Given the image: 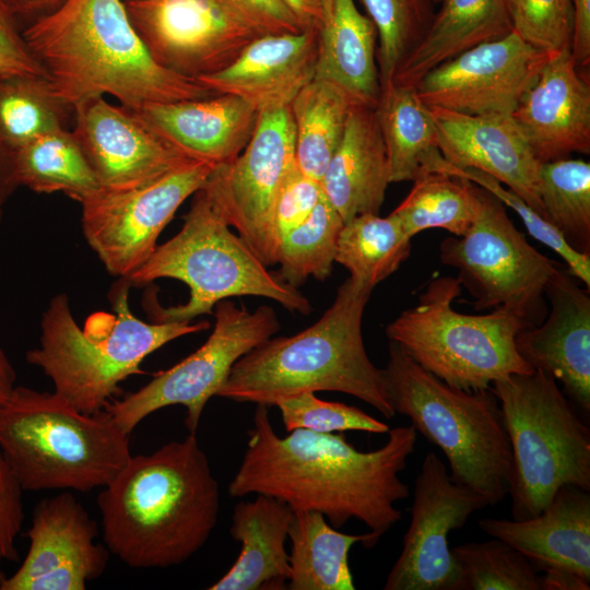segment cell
<instances>
[{
	"mask_svg": "<svg viewBox=\"0 0 590 590\" xmlns=\"http://www.w3.org/2000/svg\"><path fill=\"white\" fill-rule=\"evenodd\" d=\"M252 420L228 485L232 497L269 495L293 511L320 512L337 529L356 519L377 542L401 520L396 504L410 488L399 474L415 448L412 425L390 428L385 445L361 451L343 434L294 429L279 436L266 404H257Z\"/></svg>",
	"mask_w": 590,
	"mask_h": 590,
	"instance_id": "1",
	"label": "cell"
},
{
	"mask_svg": "<svg viewBox=\"0 0 590 590\" xmlns=\"http://www.w3.org/2000/svg\"><path fill=\"white\" fill-rule=\"evenodd\" d=\"M97 505L108 551L132 568H167L206 543L220 487L196 434L131 456L103 487Z\"/></svg>",
	"mask_w": 590,
	"mask_h": 590,
	"instance_id": "2",
	"label": "cell"
},
{
	"mask_svg": "<svg viewBox=\"0 0 590 590\" xmlns=\"http://www.w3.org/2000/svg\"><path fill=\"white\" fill-rule=\"evenodd\" d=\"M22 33L57 93L72 107L105 94L132 110L217 95L151 57L123 0H64Z\"/></svg>",
	"mask_w": 590,
	"mask_h": 590,
	"instance_id": "3",
	"label": "cell"
},
{
	"mask_svg": "<svg viewBox=\"0 0 590 590\" xmlns=\"http://www.w3.org/2000/svg\"><path fill=\"white\" fill-rule=\"evenodd\" d=\"M370 293L346 279L332 305L312 326L291 337H271L241 356L216 396L270 406L280 398L300 392L335 391L392 418L396 413L384 369L370 361L362 335Z\"/></svg>",
	"mask_w": 590,
	"mask_h": 590,
	"instance_id": "4",
	"label": "cell"
},
{
	"mask_svg": "<svg viewBox=\"0 0 590 590\" xmlns=\"http://www.w3.org/2000/svg\"><path fill=\"white\" fill-rule=\"evenodd\" d=\"M130 283L121 279L111 295L115 316L91 317L82 329L67 294L55 295L40 320L39 345L26 361L39 367L55 392L75 409L94 414L105 409L131 375L142 374L141 363L166 343L210 328L208 321H153L135 317L129 306Z\"/></svg>",
	"mask_w": 590,
	"mask_h": 590,
	"instance_id": "5",
	"label": "cell"
},
{
	"mask_svg": "<svg viewBox=\"0 0 590 590\" xmlns=\"http://www.w3.org/2000/svg\"><path fill=\"white\" fill-rule=\"evenodd\" d=\"M129 435L55 391L15 386L0 404V452L23 491L104 487L132 456Z\"/></svg>",
	"mask_w": 590,
	"mask_h": 590,
	"instance_id": "6",
	"label": "cell"
},
{
	"mask_svg": "<svg viewBox=\"0 0 590 590\" xmlns=\"http://www.w3.org/2000/svg\"><path fill=\"white\" fill-rule=\"evenodd\" d=\"M384 375L394 413L409 417L444 452L451 480L481 494L489 506L503 502L509 494L512 455L493 390L451 387L391 341Z\"/></svg>",
	"mask_w": 590,
	"mask_h": 590,
	"instance_id": "7",
	"label": "cell"
},
{
	"mask_svg": "<svg viewBox=\"0 0 590 590\" xmlns=\"http://www.w3.org/2000/svg\"><path fill=\"white\" fill-rule=\"evenodd\" d=\"M229 227L204 192L198 190L181 229L157 245L150 259L126 279L130 285H144L167 278L189 286L187 303L166 308L150 294L145 304L153 321H192L234 296L266 297L302 315L311 311L309 300L270 272Z\"/></svg>",
	"mask_w": 590,
	"mask_h": 590,
	"instance_id": "8",
	"label": "cell"
},
{
	"mask_svg": "<svg viewBox=\"0 0 590 590\" xmlns=\"http://www.w3.org/2000/svg\"><path fill=\"white\" fill-rule=\"evenodd\" d=\"M512 465L511 517L540 514L563 485L590 491V429L548 374L534 369L494 381Z\"/></svg>",
	"mask_w": 590,
	"mask_h": 590,
	"instance_id": "9",
	"label": "cell"
},
{
	"mask_svg": "<svg viewBox=\"0 0 590 590\" xmlns=\"http://www.w3.org/2000/svg\"><path fill=\"white\" fill-rule=\"evenodd\" d=\"M461 288L455 276L432 280L417 304L387 326L389 341L447 385L465 391L489 389L509 375L532 373L515 344L526 323L504 308L481 315L457 311L452 303Z\"/></svg>",
	"mask_w": 590,
	"mask_h": 590,
	"instance_id": "10",
	"label": "cell"
},
{
	"mask_svg": "<svg viewBox=\"0 0 590 590\" xmlns=\"http://www.w3.org/2000/svg\"><path fill=\"white\" fill-rule=\"evenodd\" d=\"M479 192L476 220L463 236L441 241L440 261L458 270L474 309L504 308L536 326L548 309L545 287L560 266L528 243L499 199L480 186Z\"/></svg>",
	"mask_w": 590,
	"mask_h": 590,
	"instance_id": "11",
	"label": "cell"
},
{
	"mask_svg": "<svg viewBox=\"0 0 590 590\" xmlns=\"http://www.w3.org/2000/svg\"><path fill=\"white\" fill-rule=\"evenodd\" d=\"M214 318L210 337L197 351L105 406L123 432L130 434L151 413L179 404L186 408L189 434H197L205 404L217 394L234 364L280 329L278 316L268 305L250 311L224 299L215 305Z\"/></svg>",
	"mask_w": 590,
	"mask_h": 590,
	"instance_id": "12",
	"label": "cell"
},
{
	"mask_svg": "<svg viewBox=\"0 0 590 590\" xmlns=\"http://www.w3.org/2000/svg\"><path fill=\"white\" fill-rule=\"evenodd\" d=\"M295 165L290 106L260 111L253 134L231 162L212 168L201 190L264 266L276 263L273 212L280 188Z\"/></svg>",
	"mask_w": 590,
	"mask_h": 590,
	"instance_id": "13",
	"label": "cell"
},
{
	"mask_svg": "<svg viewBox=\"0 0 590 590\" xmlns=\"http://www.w3.org/2000/svg\"><path fill=\"white\" fill-rule=\"evenodd\" d=\"M214 166L191 162L149 185L99 189L81 202L84 238L113 275L127 279L157 247L178 208L200 190Z\"/></svg>",
	"mask_w": 590,
	"mask_h": 590,
	"instance_id": "14",
	"label": "cell"
},
{
	"mask_svg": "<svg viewBox=\"0 0 590 590\" xmlns=\"http://www.w3.org/2000/svg\"><path fill=\"white\" fill-rule=\"evenodd\" d=\"M151 57L180 75L198 79L227 68L259 35L221 0L125 2Z\"/></svg>",
	"mask_w": 590,
	"mask_h": 590,
	"instance_id": "15",
	"label": "cell"
},
{
	"mask_svg": "<svg viewBox=\"0 0 590 590\" xmlns=\"http://www.w3.org/2000/svg\"><path fill=\"white\" fill-rule=\"evenodd\" d=\"M489 506L481 494L453 482L445 463L428 452L415 479L411 522L385 590H456L460 567L448 535Z\"/></svg>",
	"mask_w": 590,
	"mask_h": 590,
	"instance_id": "16",
	"label": "cell"
},
{
	"mask_svg": "<svg viewBox=\"0 0 590 590\" xmlns=\"http://www.w3.org/2000/svg\"><path fill=\"white\" fill-rule=\"evenodd\" d=\"M550 56L512 31L446 60L414 86L428 107L468 116H511Z\"/></svg>",
	"mask_w": 590,
	"mask_h": 590,
	"instance_id": "17",
	"label": "cell"
},
{
	"mask_svg": "<svg viewBox=\"0 0 590 590\" xmlns=\"http://www.w3.org/2000/svg\"><path fill=\"white\" fill-rule=\"evenodd\" d=\"M26 556L0 590H84L106 569L109 551L96 543L97 523L69 491L34 508Z\"/></svg>",
	"mask_w": 590,
	"mask_h": 590,
	"instance_id": "18",
	"label": "cell"
},
{
	"mask_svg": "<svg viewBox=\"0 0 590 590\" xmlns=\"http://www.w3.org/2000/svg\"><path fill=\"white\" fill-rule=\"evenodd\" d=\"M76 139L99 186L128 190L154 182L197 162L150 129L131 109L104 96L73 107Z\"/></svg>",
	"mask_w": 590,
	"mask_h": 590,
	"instance_id": "19",
	"label": "cell"
},
{
	"mask_svg": "<svg viewBox=\"0 0 590 590\" xmlns=\"http://www.w3.org/2000/svg\"><path fill=\"white\" fill-rule=\"evenodd\" d=\"M567 269L545 287L550 310L536 326L522 328L515 344L532 368L551 375L585 413L590 412V296Z\"/></svg>",
	"mask_w": 590,
	"mask_h": 590,
	"instance_id": "20",
	"label": "cell"
},
{
	"mask_svg": "<svg viewBox=\"0 0 590 590\" xmlns=\"http://www.w3.org/2000/svg\"><path fill=\"white\" fill-rule=\"evenodd\" d=\"M571 49L552 54L512 120L540 163L590 153V84Z\"/></svg>",
	"mask_w": 590,
	"mask_h": 590,
	"instance_id": "21",
	"label": "cell"
},
{
	"mask_svg": "<svg viewBox=\"0 0 590 590\" xmlns=\"http://www.w3.org/2000/svg\"><path fill=\"white\" fill-rule=\"evenodd\" d=\"M444 160L495 178L543 217L540 162L511 116H468L429 107Z\"/></svg>",
	"mask_w": 590,
	"mask_h": 590,
	"instance_id": "22",
	"label": "cell"
},
{
	"mask_svg": "<svg viewBox=\"0 0 590 590\" xmlns=\"http://www.w3.org/2000/svg\"><path fill=\"white\" fill-rule=\"evenodd\" d=\"M318 30L263 35L227 68L197 80L215 94H231L259 111L287 107L315 79Z\"/></svg>",
	"mask_w": 590,
	"mask_h": 590,
	"instance_id": "23",
	"label": "cell"
},
{
	"mask_svg": "<svg viewBox=\"0 0 590 590\" xmlns=\"http://www.w3.org/2000/svg\"><path fill=\"white\" fill-rule=\"evenodd\" d=\"M132 111L190 160L213 166L241 153L260 115L251 104L231 94L152 103Z\"/></svg>",
	"mask_w": 590,
	"mask_h": 590,
	"instance_id": "24",
	"label": "cell"
},
{
	"mask_svg": "<svg viewBox=\"0 0 590 590\" xmlns=\"http://www.w3.org/2000/svg\"><path fill=\"white\" fill-rule=\"evenodd\" d=\"M479 527L521 552L538 571L568 570L590 582V491L563 485L534 517L484 518Z\"/></svg>",
	"mask_w": 590,
	"mask_h": 590,
	"instance_id": "25",
	"label": "cell"
},
{
	"mask_svg": "<svg viewBox=\"0 0 590 590\" xmlns=\"http://www.w3.org/2000/svg\"><path fill=\"white\" fill-rule=\"evenodd\" d=\"M389 180V165L375 107L354 104L342 140L321 179L322 193L343 222L379 214Z\"/></svg>",
	"mask_w": 590,
	"mask_h": 590,
	"instance_id": "26",
	"label": "cell"
},
{
	"mask_svg": "<svg viewBox=\"0 0 590 590\" xmlns=\"http://www.w3.org/2000/svg\"><path fill=\"white\" fill-rule=\"evenodd\" d=\"M293 509L264 494L234 506L229 534L241 547L235 563L209 590H283L291 577L285 548Z\"/></svg>",
	"mask_w": 590,
	"mask_h": 590,
	"instance_id": "27",
	"label": "cell"
},
{
	"mask_svg": "<svg viewBox=\"0 0 590 590\" xmlns=\"http://www.w3.org/2000/svg\"><path fill=\"white\" fill-rule=\"evenodd\" d=\"M315 79L335 84L357 104L376 106L380 95L377 31L354 0L323 1Z\"/></svg>",
	"mask_w": 590,
	"mask_h": 590,
	"instance_id": "28",
	"label": "cell"
},
{
	"mask_svg": "<svg viewBox=\"0 0 590 590\" xmlns=\"http://www.w3.org/2000/svg\"><path fill=\"white\" fill-rule=\"evenodd\" d=\"M433 21L392 83L415 85L429 70L482 43L510 34L505 0H440Z\"/></svg>",
	"mask_w": 590,
	"mask_h": 590,
	"instance_id": "29",
	"label": "cell"
},
{
	"mask_svg": "<svg viewBox=\"0 0 590 590\" xmlns=\"http://www.w3.org/2000/svg\"><path fill=\"white\" fill-rule=\"evenodd\" d=\"M291 541L288 590H354L349 553L354 544L366 548L378 542L370 532L345 534L317 511L296 510L288 528Z\"/></svg>",
	"mask_w": 590,
	"mask_h": 590,
	"instance_id": "30",
	"label": "cell"
},
{
	"mask_svg": "<svg viewBox=\"0 0 590 590\" xmlns=\"http://www.w3.org/2000/svg\"><path fill=\"white\" fill-rule=\"evenodd\" d=\"M375 114L387 152L390 182L413 181L440 154L429 107L415 86L391 83L380 90Z\"/></svg>",
	"mask_w": 590,
	"mask_h": 590,
	"instance_id": "31",
	"label": "cell"
},
{
	"mask_svg": "<svg viewBox=\"0 0 590 590\" xmlns=\"http://www.w3.org/2000/svg\"><path fill=\"white\" fill-rule=\"evenodd\" d=\"M355 103L335 84L314 79L290 105L295 131V164L320 181L338 149Z\"/></svg>",
	"mask_w": 590,
	"mask_h": 590,
	"instance_id": "32",
	"label": "cell"
},
{
	"mask_svg": "<svg viewBox=\"0 0 590 590\" xmlns=\"http://www.w3.org/2000/svg\"><path fill=\"white\" fill-rule=\"evenodd\" d=\"M19 187L37 193L61 192L82 202L101 188L72 131L42 134L13 151Z\"/></svg>",
	"mask_w": 590,
	"mask_h": 590,
	"instance_id": "33",
	"label": "cell"
},
{
	"mask_svg": "<svg viewBox=\"0 0 590 590\" xmlns=\"http://www.w3.org/2000/svg\"><path fill=\"white\" fill-rule=\"evenodd\" d=\"M480 208L477 185L439 170H427L413 180L411 191L391 214L411 238L430 228L463 236Z\"/></svg>",
	"mask_w": 590,
	"mask_h": 590,
	"instance_id": "34",
	"label": "cell"
},
{
	"mask_svg": "<svg viewBox=\"0 0 590 590\" xmlns=\"http://www.w3.org/2000/svg\"><path fill=\"white\" fill-rule=\"evenodd\" d=\"M411 239L393 214H361L343 223L335 262L349 270L353 281L373 291L409 258Z\"/></svg>",
	"mask_w": 590,
	"mask_h": 590,
	"instance_id": "35",
	"label": "cell"
},
{
	"mask_svg": "<svg viewBox=\"0 0 590 590\" xmlns=\"http://www.w3.org/2000/svg\"><path fill=\"white\" fill-rule=\"evenodd\" d=\"M73 113L49 78L0 74V137L12 151L67 128Z\"/></svg>",
	"mask_w": 590,
	"mask_h": 590,
	"instance_id": "36",
	"label": "cell"
},
{
	"mask_svg": "<svg viewBox=\"0 0 590 590\" xmlns=\"http://www.w3.org/2000/svg\"><path fill=\"white\" fill-rule=\"evenodd\" d=\"M543 217L575 250L590 253V164L559 158L540 164Z\"/></svg>",
	"mask_w": 590,
	"mask_h": 590,
	"instance_id": "37",
	"label": "cell"
},
{
	"mask_svg": "<svg viewBox=\"0 0 590 590\" xmlns=\"http://www.w3.org/2000/svg\"><path fill=\"white\" fill-rule=\"evenodd\" d=\"M343 220L323 193L309 217L279 241V276L298 288L309 276L323 281L335 262L337 243Z\"/></svg>",
	"mask_w": 590,
	"mask_h": 590,
	"instance_id": "38",
	"label": "cell"
},
{
	"mask_svg": "<svg viewBox=\"0 0 590 590\" xmlns=\"http://www.w3.org/2000/svg\"><path fill=\"white\" fill-rule=\"evenodd\" d=\"M377 31L380 90L425 36L435 14L434 0H362Z\"/></svg>",
	"mask_w": 590,
	"mask_h": 590,
	"instance_id": "39",
	"label": "cell"
},
{
	"mask_svg": "<svg viewBox=\"0 0 590 590\" xmlns=\"http://www.w3.org/2000/svg\"><path fill=\"white\" fill-rule=\"evenodd\" d=\"M451 552L460 567L456 590H541L533 564L500 539L464 543Z\"/></svg>",
	"mask_w": 590,
	"mask_h": 590,
	"instance_id": "40",
	"label": "cell"
},
{
	"mask_svg": "<svg viewBox=\"0 0 590 590\" xmlns=\"http://www.w3.org/2000/svg\"><path fill=\"white\" fill-rule=\"evenodd\" d=\"M439 170L465 178L484 188L514 210L524 224L528 233L538 241L555 251L566 263L567 271L590 287V253L571 248L563 236L544 217L536 213L521 197L506 188L495 178L472 168H458L447 163L439 154L432 160L426 170Z\"/></svg>",
	"mask_w": 590,
	"mask_h": 590,
	"instance_id": "41",
	"label": "cell"
},
{
	"mask_svg": "<svg viewBox=\"0 0 590 590\" xmlns=\"http://www.w3.org/2000/svg\"><path fill=\"white\" fill-rule=\"evenodd\" d=\"M273 405L279 408L287 433L294 429H307L324 434L345 430L384 434L390 429L388 424L358 408L321 400L315 392L283 397Z\"/></svg>",
	"mask_w": 590,
	"mask_h": 590,
	"instance_id": "42",
	"label": "cell"
},
{
	"mask_svg": "<svg viewBox=\"0 0 590 590\" xmlns=\"http://www.w3.org/2000/svg\"><path fill=\"white\" fill-rule=\"evenodd\" d=\"M505 5L514 32L531 46L548 55L571 49V0H505Z\"/></svg>",
	"mask_w": 590,
	"mask_h": 590,
	"instance_id": "43",
	"label": "cell"
},
{
	"mask_svg": "<svg viewBox=\"0 0 590 590\" xmlns=\"http://www.w3.org/2000/svg\"><path fill=\"white\" fill-rule=\"evenodd\" d=\"M321 197L320 181L303 173L295 164L285 177L274 204L273 221L279 241L309 217Z\"/></svg>",
	"mask_w": 590,
	"mask_h": 590,
	"instance_id": "44",
	"label": "cell"
},
{
	"mask_svg": "<svg viewBox=\"0 0 590 590\" xmlns=\"http://www.w3.org/2000/svg\"><path fill=\"white\" fill-rule=\"evenodd\" d=\"M23 489L0 452V585L3 566L19 557L16 539L24 521Z\"/></svg>",
	"mask_w": 590,
	"mask_h": 590,
	"instance_id": "45",
	"label": "cell"
},
{
	"mask_svg": "<svg viewBox=\"0 0 590 590\" xmlns=\"http://www.w3.org/2000/svg\"><path fill=\"white\" fill-rule=\"evenodd\" d=\"M259 36L304 31L282 0H221Z\"/></svg>",
	"mask_w": 590,
	"mask_h": 590,
	"instance_id": "46",
	"label": "cell"
},
{
	"mask_svg": "<svg viewBox=\"0 0 590 590\" xmlns=\"http://www.w3.org/2000/svg\"><path fill=\"white\" fill-rule=\"evenodd\" d=\"M0 74L47 76L26 44L21 25L0 0Z\"/></svg>",
	"mask_w": 590,
	"mask_h": 590,
	"instance_id": "47",
	"label": "cell"
},
{
	"mask_svg": "<svg viewBox=\"0 0 590 590\" xmlns=\"http://www.w3.org/2000/svg\"><path fill=\"white\" fill-rule=\"evenodd\" d=\"M574 9V35L571 55L579 69L590 63V0H571Z\"/></svg>",
	"mask_w": 590,
	"mask_h": 590,
	"instance_id": "48",
	"label": "cell"
},
{
	"mask_svg": "<svg viewBox=\"0 0 590 590\" xmlns=\"http://www.w3.org/2000/svg\"><path fill=\"white\" fill-rule=\"evenodd\" d=\"M19 187L13 162V151L0 137V222L9 198Z\"/></svg>",
	"mask_w": 590,
	"mask_h": 590,
	"instance_id": "49",
	"label": "cell"
},
{
	"mask_svg": "<svg viewBox=\"0 0 590 590\" xmlns=\"http://www.w3.org/2000/svg\"><path fill=\"white\" fill-rule=\"evenodd\" d=\"M21 25H26L57 9L64 0H3ZM25 25V26H26Z\"/></svg>",
	"mask_w": 590,
	"mask_h": 590,
	"instance_id": "50",
	"label": "cell"
},
{
	"mask_svg": "<svg viewBox=\"0 0 590 590\" xmlns=\"http://www.w3.org/2000/svg\"><path fill=\"white\" fill-rule=\"evenodd\" d=\"M303 30H318L324 0H282Z\"/></svg>",
	"mask_w": 590,
	"mask_h": 590,
	"instance_id": "51",
	"label": "cell"
},
{
	"mask_svg": "<svg viewBox=\"0 0 590 590\" xmlns=\"http://www.w3.org/2000/svg\"><path fill=\"white\" fill-rule=\"evenodd\" d=\"M541 576V590H589L590 582L562 569H550Z\"/></svg>",
	"mask_w": 590,
	"mask_h": 590,
	"instance_id": "52",
	"label": "cell"
},
{
	"mask_svg": "<svg viewBox=\"0 0 590 590\" xmlns=\"http://www.w3.org/2000/svg\"><path fill=\"white\" fill-rule=\"evenodd\" d=\"M15 370L0 345V404L10 397L15 388Z\"/></svg>",
	"mask_w": 590,
	"mask_h": 590,
	"instance_id": "53",
	"label": "cell"
},
{
	"mask_svg": "<svg viewBox=\"0 0 590 590\" xmlns=\"http://www.w3.org/2000/svg\"><path fill=\"white\" fill-rule=\"evenodd\" d=\"M434 1H435V3H439L440 0H434Z\"/></svg>",
	"mask_w": 590,
	"mask_h": 590,
	"instance_id": "54",
	"label": "cell"
},
{
	"mask_svg": "<svg viewBox=\"0 0 590 590\" xmlns=\"http://www.w3.org/2000/svg\"><path fill=\"white\" fill-rule=\"evenodd\" d=\"M125 2L133 1V0H123Z\"/></svg>",
	"mask_w": 590,
	"mask_h": 590,
	"instance_id": "55",
	"label": "cell"
}]
</instances>
